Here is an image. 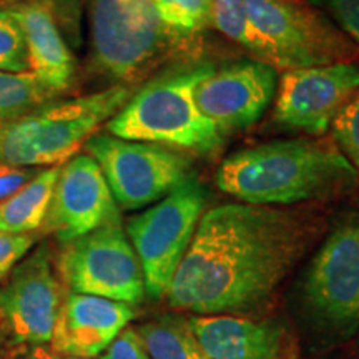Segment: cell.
I'll use <instances>...</instances> for the list:
<instances>
[{
	"label": "cell",
	"mask_w": 359,
	"mask_h": 359,
	"mask_svg": "<svg viewBox=\"0 0 359 359\" xmlns=\"http://www.w3.org/2000/svg\"><path fill=\"white\" fill-rule=\"evenodd\" d=\"M170 32L154 0H90V37L95 65L125 85L145 74Z\"/></svg>",
	"instance_id": "8"
},
{
	"label": "cell",
	"mask_w": 359,
	"mask_h": 359,
	"mask_svg": "<svg viewBox=\"0 0 359 359\" xmlns=\"http://www.w3.org/2000/svg\"><path fill=\"white\" fill-rule=\"evenodd\" d=\"M313 222L293 210L228 203L200 218L167 293L175 309L198 316L259 306L306 250Z\"/></svg>",
	"instance_id": "1"
},
{
	"label": "cell",
	"mask_w": 359,
	"mask_h": 359,
	"mask_svg": "<svg viewBox=\"0 0 359 359\" xmlns=\"http://www.w3.org/2000/svg\"><path fill=\"white\" fill-rule=\"evenodd\" d=\"M39 172V168L12 167V165L0 163V201L7 200L13 193L19 191Z\"/></svg>",
	"instance_id": "28"
},
{
	"label": "cell",
	"mask_w": 359,
	"mask_h": 359,
	"mask_svg": "<svg viewBox=\"0 0 359 359\" xmlns=\"http://www.w3.org/2000/svg\"><path fill=\"white\" fill-rule=\"evenodd\" d=\"M102 359H150L135 327L125 330L105 349Z\"/></svg>",
	"instance_id": "26"
},
{
	"label": "cell",
	"mask_w": 359,
	"mask_h": 359,
	"mask_svg": "<svg viewBox=\"0 0 359 359\" xmlns=\"http://www.w3.org/2000/svg\"><path fill=\"white\" fill-rule=\"evenodd\" d=\"M304 298L318 318L339 331L359 325V219L331 233L304 278Z\"/></svg>",
	"instance_id": "11"
},
{
	"label": "cell",
	"mask_w": 359,
	"mask_h": 359,
	"mask_svg": "<svg viewBox=\"0 0 359 359\" xmlns=\"http://www.w3.org/2000/svg\"><path fill=\"white\" fill-rule=\"evenodd\" d=\"M135 330L150 359H210L182 316H160Z\"/></svg>",
	"instance_id": "19"
},
{
	"label": "cell",
	"mask_w": 359,
	"mask_h": 359,
	"mask_svg": "<svg viewBox=\"0 0 359 359\" xmlns=\"http://www.w3.org/2000/svg\"><path fill=\"white\" fill-rule=\"evenodd\" d=\"M296 2H299V0H296Z\"/></svg>",
	"instance_id": "33"
},
{
	"label": "cell",
	"mask_w": 359,
	"mask_h": 359,
	"mask_svg": "<svg viewBox=\"0 0 359 359\" xmlns=\"http://www.w3.org/2000/svg\"><path fill=\"white\" fill-rule=\"evenodd\" d=\"M358 90L359 64L354 62L286 70L278 88L275 118L290 128L323 135Z\"/></svg>",
	"instance_id": "12"
},
{
	"label": "cell",
	"mask_w": 359,
	"mask_h": 359,
	"mask_svg": "<svg viewBox=\"0 0 359 359\" xmlns=\"http://www.w3.org/2000/svg\"><path fill=\"white\" fill-rule=\"evenodd\" d=\"M20 344L13 338L12 331L8 330L7 323L0 316V359H13Z\"/></svg>",
	"instance_id": "29"
},
{
	"label": "cell",
	"mask_w": 359,
	"mask_h": 359,
	"mask_svg": "<svg viewBox=\"0 0 359 359\" xmlns=\"http://www.w3.org/2000/svg\"><path fill=\"white\" fill-rule=\"evenodd\" d=\"M275 67L245 60L215 69L193 90L196 107L219 133L245 130L258 122L276 93Z\"/></svg>",
	"instance_id": "13"
},
{
	"label": "cell",
	"mask_w": 359,
	"mask_h": 359,
	"mask_svg": "<svg viewBox=\"0 0 359 359\" xmlns=\"http://www.w3.org/2000/svg\"><path fill=\"white\" fill-rule=\"evenodd\" d=\"M58 98L30 72L8 74L0 70V127L29 114L43 103Z\"/></svg>",
	"instance_id": "21"
},
{
	"label": "cell",
	"mask_w": 359,
	"mask_h": 359,
	"mask_svg": "<svg viewBox=\"0 0 359 359\" xmlns=\"http://www.w3.org/2000/svg\"><path fill=\"white\" fill-rule=\"evenodd\" d=\"M83 148L100 167L116 206L127 212L156 203L193 178L190 160L158 143L95 133Z\"/></svg>",
	"instance_id": "6"
},
{
	"label": "cell",
	"mask_w": 359,
	"mask_h": 359,
	"mask_svg": "<svg viewBox=\"0 0 359 359\" xmlns=\"http://www.w3.org/2000/svg\"><path fill=\"white\" fill-rule=\"evenodd\" d=\"M127 85L53 98L0 127V163L43 168L65 163L130 100Z\"/></svg>",
	"instance_id": "4"
},
{
	"label": "cell",
	"mask_w": 359,
	"mask_h": 359,
	"mask_svg": "<svg viewBox=\"0 0 359 359\" xmlns=\"http://www.w3.org/2000/svg\"><path fill=\"white\" fill-rule=\"evenodd\" d=\"M190 326L210 359H298L288 327L235 314L193 316Z\"/></svg>",
	"instance_id": "15"
},
{
	"label": "cell",
	"mask_w": 359,
	"mask_h": 359,
	"mask_svg": "<svg viewBox=\"0 0 359 359\" xmlns=\"http://www.w3.org/2000/svg\"><path fill=\"white\" fill-rule=\"evenodd\" d=\"M8 8L15 13L24 29L30 74L60 97L74 82L75 58L58 29L50 7L22 0Z\"/></svg>",
	"instance_id": "17"
},
{
	"label": "cell",
	"mask_w": 359,
	"mask_h": 359,
	"mask_svg": "<svg viewBox=\"0 0 359 359\" xmlns=\"http://www.w3.org/2000/svg\"><path fill=\"white\" fill-rule=\"evenodd\" d=\"M215 69L213 64H185L165 70L132 93L107 122V130L125 140L213 154L223 145L224 137L201 115L193 90Z\"/></svg>",
	"instance_id": "3"
},
{
	"label": "cell",
	"mask_w": 359,
	"mask_h": 359,
	"mask_svg": "<svg viewBox=\"0 0 359 359\" xmlns=\"http://www.w3.org/2000/svg\"><path fill=\"white\" fill-rule=\"evenodd\" d=\"M35 235H11L0 231V281L11 275L13 268L32 251Z\"/></svg>",
	"instance_id": "25"
},
{
	"label": "cell",
	"mask_w": 359,
	"mask_h": 359,
	"mask_svg": "<svg viewBox=\"0 0 359 359\" xmlns=\"http://www.w3.org/2000/svg\"><path fill=\"white\" fill-rule=\"evenodd\" d=\"M133 318L135 309L127 303L69 293L58 313L50 346L67 358H97Z\"/></svg>",
	"instance_id": "16"
},
{
	"label": "cell",
	"mask_w": 359,
	"mask_h": 359,
	"mask_svg": "<svg viewBox=\"0 0 359 359\" xmlns=\"http://www.w3.org/2000/svg\"><path fill=\"white\" fill-rule=\"evenodd\" d=\"M67 359H95V358H67Z\"/></svg>",
	"instance_id": "32"
},
{
	"label": "cell",
	"mask_w": 359,
	"mask_h": 359,
	"mask_svg": "<svg viewBox=\"0 0 359 359\" xmlns=\"http://www.w3.org/2000/svg\"><path fill=\"white\" fill-rule=\"evenodd\" d=\"M253 25L269 43L276 67L306 69L349 62L351 43L296 0H245Z\"/></svg>",
	"instance_id": "9"
},
{
	"label": "cell",
	"mask_w": 359,
	"mask_h": 359,
	"mask_svg": "<svg viewBox=\"0 0 359 359\" xmlns=\"http://www.w3.org/2000/svg\"><path fill=\"white\" fill-rule=\"evenodd\" d=\"M0 70L8 74L30 72L29 47L24 29L11 8H0Z\"/></svg>",
	"instance_id": "23"
},
{
	"label": "cell",
	"mask_w": 359,
	"mask_h": 359,
	"mask_svg": "<svg viewBox=\"0 0 359 359\" xmlns=\"http://www.w3.org/2000/svg\"><path fill=\"white\" fill-rule=\"evenodd\" d=\"M25 2H37V4H43V6L48 7V0H25Z\"/></svg>",
	"instance_id": "31"
},
{
	"label": "cell",
	"mask_w": 359,
	"mask_h": 359,
	"mask_svg": "<svg viewBox=\"0 0 359 359\" xmlns=\"http://www.w3.org/2000/svg\"><path fill=\"white\" fill-rule=\"evenodd\" d=\"M215 180L243 203L285 206L351 191L359 173L333 143L298 138L236 151L219 165Z\"/></svg>",
	"instance_id": "2"
},
{
	"label": "cell",
	"mask_w": 359,
	"mask_h": 359,
	"mask_svg": "<svg viewBox=\"0 0 359 359\" xmlns=\"http://www.w3.org/2000/svg\"><path fill=\"white\" fill-rule=\"evenodd\" d=\"M205 205V187L190 178L151 208L128 219L127 236L140 262L145 291L151 299L167 296L203 217Z\"/></svg>",
	"instance_id": "5"
},
{
	"label": "cell",
	"mask_w": 359,
	"mask_h": 359,
	"mask_svg": "<svg viewBox=\"0 0 359 359\" xmlns=\"http://www.w3.org/2000/svg\"><path fill=\"white\" fill-rule=\"evenodd\" d=\"M57 271L70 293L100 296L130 306L145 299L140 262L120 218L64 243Z\"/></svg>",
	"instance_id": "7"
},
{
	"label": "cell",
	"mask_w": 359,
	"mask_h": 359,
	"mask_svg": "<svg viewBox=\"0 0 359 359\" xmlns=\"http://www.w3.org/2000/svg\"><path fill=\"white\" fill-rule=\"evenodd\" d=\"M212 24L233 42L255 53L259 62L276 67L275 52L251 22L245 0H212Z\"/></svg>",
	"instance_id": "20"
},
{
	"label": "cell",
	"mask_w": 359,
	"mask_h": 359,
	"mask_svg": "<svg viewBox=\"0 0 359 359\" xmlns=\"http://www.w3.org/2000/svg\"><path fill=\"white\" fill-rule=\"evenodd\" d=\"M120 218L100 167L87 154L60 165L43 230L62 245Z\"/></svg>",
	"instance_id": "14"
},
{
	"label": "cell",
	"mask_w": 359,
	"mask_h": 359,
	"mask_svg": "<svg viewBox=\"0 0 359 359\" xmlns=\"http://www.w3.org/2000/svg\"><path fill=\"white\" fill-rule=\"evenodd\" d=\"M48 243L39 245L0 286V316L19 344H48L64 304Z\"/></svg>",
	"instance_id": "10"
},
{
	"label": "cell",
	"mask_w": 359,
	"mask_h": 359,
	"mask_svg": "<svg viewBox=\"0 0 359 359\" xmlns=\"http://www.w3.org/2000/svg\"><path fill=\"white\" fill-rule=\"evenodd\" d=\"M24 359H58V354L48 344H39L30 349Z\"/></svg>",
	"instance_id": "30"
},
{
	"label": "cell",
	"mask_w": 359,
	"mask_h": 359,
	"mask_svg": "<svg viewBox=\"0 0 359 359\" xmlns=\"http://www.w3.org/2000/svg\"><path fill=\"white\" fill-rule=\"evenodd\" d=\"M333 132L338 148L359 173V90L336 115Z\"/></svg>",
	"instance_id": "24"
},
{
	"label": "cell",
	"mask_w": 359,
	"mask_h": 359,
	"mask_svg": "<svg viewBox=\"0 0 359 359\" xmlns=\"http://www.w3.org/2000/svg\"><path fill=\"white\" fill-rule=\"evenodd\" d=\"M58 172L60 165L40 170L19 191L0 201V231L11 235H32L43 226Z\"/></svg>",
	"instance_id": "18"
},
{
	"label": "cell",
	"mask_w": 359,
	"mask_h": 359,
	"mask_svg": "<svg viewBox=\"0 0 359 359\" xmlns=\"http://www.w3.org/2000/svg\"><path fill=\"white\" fill-rule=\"evenodd\" d=\"M341 29L359 43V0H320Z\"/></svg>",
	"instance_id": "27"
},
{
	"label": "cell",
	"mask_w": 359,
	"mask_h": 359,
	"mask_svg": "<svg viewBox=\"0 0 359 359\" xmlns=\"http://www.w3.org/2000/svg\"><path fill=\"white\" fill-rule=\"evenodd\" d=\"M168 32L196 34L212 24V0H154Z\"/></svg>",
	"instance_id": "22"
}]
</instances>
